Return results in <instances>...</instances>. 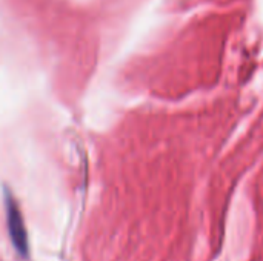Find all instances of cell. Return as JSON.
I'll return each instance as SVG.
<instances>
[{
  "instance_id": "6da1fadb",
  "label": "cell",
  "mask_w": 263,
  "mask_h": 261,
  "mask_svg": "<svg viewBox=\"0 0 263 261\" xmlns=\"http://www.w3.org/2000/svg\"><path fill=\"white\" fill-rule=\"evenodd\" d=\"M6 218H8V231H9V237L11 242L14 245V249L17 251V254L23 258H28V238H26V229L23 225V218L22 214L18 211V206L15 205V202L6 195Z\"/></svg>"
}]
</instances>
